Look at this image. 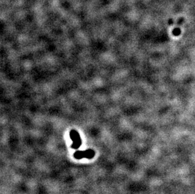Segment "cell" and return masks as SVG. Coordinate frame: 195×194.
<instances>
[{
    "mask_svg": "<svg viewBox=\"0 0 195 194\" xmlns=\"http://www.w3.org/2000/svg\"><path fill=\"white\" fill-rule=\"evenodd\" d=\"M70 137L73 142L72 145V148L73 149H78L82 144V140L80 139L79 134L77 131L72 130L70 132Z\"/></svg>",
    "mask_w": 195,
    "mask_h": 194,
    "instance_id": "obj_2",
    "label": "cell"
},
{
    "mask_svg": "<svg viewBox=\"0 0 195 194\" xmlns=\"http://www.w3.org/2000/svg\"><path fill=\"white\" fill-rule=\"evenodd\" d=\"M95 156V151L92 150H88L84 151H76L74 154L75 158L80 159L82 158L92 159Z\"/></svg>",
    "mask_w": 195,
    "mask_h": 194,
    "instance_id": "obj_1",
    "label": "cell"
}]
</instances>
